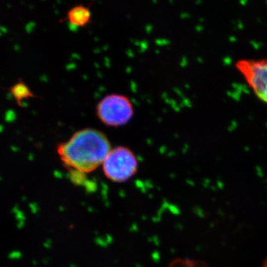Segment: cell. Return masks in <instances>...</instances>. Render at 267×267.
Wrapping results in <instances>:
<instances>
[{
    "instance_id": "obj_1",
    "label": "cell",
    "mask_w": 267,
    "mask_h": 267,
    "mask_svg": "<svg viewBox=\"0 0 267 267\" xmlns=\"http://www.w3.org/2000/svg\"><path fill=\"white\" fill-rule=\"evenodd\" d=\"M112 149L107 136L95 129H82L56 148L65 167L71 172L89 174L102 165Z\"/></svg>"
},
{
    "instance_id": "obj_2",
    "label": "cell",
    "mask_w": 267,
    "mask_h": 267,
    "mask_svg": "<svg viewBox=\"0 0 267 267\" xmlns=\"http://www.w3.org/2000/svg\"><path fill=\"white\" fill-rule=\"evenodd\" d=\"M96 114L101 123L110 127L127 124L134 115V107L128 97L119 94L107 95L97 105Z\"/></svg>"
},
{
    "instance_id": "obj_3",
    "label": "cell",
    "mask_w": 267,
    "mask_h": 267,
    "mask_svg": "<svg viewBox=\"0 0 267 267\" xmlns=\"http://www.w3.org/2000/svg\"><path fill=\"white\" fill-rule=\"evenodd\" d=\"M102 165L107 178L115 183H124L137 173L138 161L129 148L117 146L111 149Z\"/></svg>"
},
{
    "instance_id": "obj_4",
    "label": "cell",
    "mask_w": 267,
    "mask_h": 267,
    "mask_svg": "<svg viewBox=\"0 0 267 267\" xmlns=\"http://www.w3.org/2000/svg\"><path fill=\"white\" fill-rule=\"evenodd\" d=\"M235 67L256 98L267 104V58L239 59Z\"/></svg>"
},
{
    "instance_id": "obj_5",
    "label": "cell",
    "mask_w": 267,
    "mask_h": 267,
    "mask_svg": "<svg viewBox=\"0 0 267 267\" xmlns=\"http://www.w3.org/2000/svg\"><path fill=\"white\" fill-rule=\"evenodd\" d=\"M92 12L89 6L78 4L73 6L67 12L66 20L76 28H84L92 22Z\"/></svg>"
},
{
    "instance_id": "obj_6",
    "label": "cell",
    "mask_w": 267,
    "mask_h": 267,
    "mask_svg": "<svg viewBox=\"0 0 267 267\" xmlns=\"http://www.w3.org/2000/svg\"><path fill=\"white\" fill-rule=\"evenodd\" d=\"M10 92L19 104H20L23 100L34 97V94L30 90L29 88L22 82H19L15 84L10 89Z\"/></svg>"
},
{
    "instance_id": "obj_7",
    "label": "cell",
    "mask_w": 267,
    "mask_h": 267,
    "mask_svg": "<svg viewBox=\"0 0 267 267\" xmlns=\"http://www.w3.org/2000/svg\"><path fill=\"white\" fill-rule=\"evenodd\" d=\"M168 267H208L204 262L192 259H177L172 261Z\"/></svg>"
},
{
    "instance_id": "obj_8",
    "label": "cell",
    "mask_w": 267,
    "mask_h": 267,
    "mask_svg": "<svg viewBox=\"0 0 267 267\" xmlns=\"http://www.w3.org/2000/svg\"><path fill=\"white\" fill-rule=\"evenodd\" d=\"M267 267V258L266 260L265 261V262H264L263 267Z\"/></svg>"
}]
</instances>
